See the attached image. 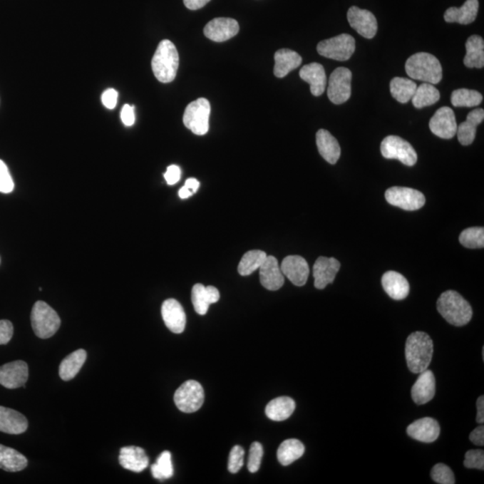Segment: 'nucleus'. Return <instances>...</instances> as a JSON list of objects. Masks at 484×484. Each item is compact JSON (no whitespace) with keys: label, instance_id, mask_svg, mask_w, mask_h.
Returning <instances> with one entry per match:
<instances>
[{"label":"nucleus","instance_id":"obj_1","mask_svg":"<svg viewBox=\"0 0 484 484\" xmlns=\"http://www.w3.org/2000/svg\"><path fill=\"white\" fill-rule=\"evenodd\" d=\"M433 355V342L428 334H411L406 344L407 367L413 374H421L430 366Z\"/></svg>","mask_w":484,"mask_h":484},{"label":"nucleus","instance_id":"obj_2","mask_svg":"<svg viewBox=\"0 0 484 484\" xmlns=\"http://www.w3.org/2000/svg\"><path fill=\"white\" fill-rule=\"evenodd\" d=\"M437 309L441 315L453 326H465L472 319L471 305L455 291L443 292L438 299Z\"/></svg>","mask_w":484,"mask_h":484},{"label":"nucleus","instance_id":"obj_3","mask_svg":"<svg viewBox=\"0 0 484 484\" xmlns=\"http://www.w3.org/2000/svg\"><path fill=\"white\" fill-rule=\"evenodd\" d=\"M406 71L411 78L431 85H437L443 76L440 61L433 54L426 52H419L411 56L406 63Z\"/></svg>","mask_w":484,"mask_h":484},{"label":"nucleus","instance_id":"obj_4","mask_svg":"<svg viewBox=\"0 0 484 484\" xmlns=\"http://www.w3.org/2000/svg\"><path fill=\"white\" fill-rule=\"evenodd\" d=\"M180 58L175 45L169 40L159 43L152 59V69L159 82L167 83L175 79L179 68Z\"/></svg>","mask_w":484,"mask_h":484},{"label":"nucleus","instance_id":"obj_5","mask_svg":"<svg viewBox=\"0 0 484 484\" xmlns=\"http://www.w3.org/2000/svg\"><path fill=\"white\" fill-rule=\"evenodd\" d=\"M32 327L38 337L48 339L53 336L61 325L58 313L44 302H37L31 313Z\"/></svg>","mask_w":484,"mask_h":484},{"label":"nucleus","instance_id":"obj_6","mask_svg":"<svg viewBox=\"0 0 484 484\" xmlns=\"http://www.w3.org/2000/svg\"><path fill=\"white\" fill-rule=\"evenodd\" d=\"M210 113L209 101L205 98L197 99L187 106L183 115V123L195 135H204L209 130Z\"/></svg>","mask_w":484,"mask_h":484},{"label":"nucleus","instance_id":"obj_7","mask_svg":"<svg viewBox=\"0 0 484 484\" xmlns=\"http://www.w3.org/2000/svg\"><path fill=\"white\" fill-rule=\"evenodd\" d=\"M205 392L203 386L196 381H187L176 390L174 403L181 412H197L203 406Z\"/></svg>","mask_w":484,"mask_h":484},{"label":"nucleus","instance_id":"obj_8","mask_svg":"<svg viewBox=\"0 0 484 484\" xmlns=\"http://www.w3.org/2000/svg\"><path fill=\"white\" fill-rule=\"evenodd\" d=\"M316 51L323 57L337 61H346L354 53L355 40L350 34H340L331 39L320 41Z\"/></svg>","mask_w":484,"mask_h":484},{"label":"nucleus","instance_id":"obj_9","mask_svg":"<svg viewBox=\"0 0 484 484\" xmlns=\"http://www.w3.org/2000/svg\"><path fill=\"white\" fill-rule=\"evenodd\" d=\"M381 151L383 158L398 160L406 166H413L417 163V153L413 145L398 135L386 137L381 143Z\"/></svg>","mask_w":484,"mask_h":484},{"label":"nucleus","instance_id":"obj_10","mask_svg":"<svg viewBox=\"0 0 484 484\" xmlns=\"http://www.w3.org/2000/svg\"><path fill=\"white\" fill-rule=\"evenodd\" d=\"M386 200L394 207L406 211H416L426 205V197L419 190L405 187H390L385 193Z\"/></svg>","mask_w":484,"mask_h":484},{"label":"nucleus","instance_id":"obj_11","mask_svg":"<svg viewBox=\"0 0 484 484\" xmlns=\"http://www.w3.org/2000/svg\"><path fill=\"white\" fill-rule=\"evenodd\" d=\"M351 72L346 68H339L330 76L327 96L336 105L350 99L351 93Z\"/></svg>","mask_w":484,"mask_h":484},{"label":"nucleus","instance_id":"obj_12","mask_svg":"<svg viewBox=\"0 0 484 484\" xmlns=\"http://www.w3.org/2000/svg\"><path fill=\"white\" fill-rule=\"evenodd\" d=\"M347 19L351 27L366 39H372L378 32L377 19L369 10L351 6L348 10Z\"/></svg>","mask_w":484,"mask_h":484},{"label":"nucleus","instance_id":"obj_13","mask_svg":"<svg viewBox=\"0 0 484 484\" xmlns=\"http://www.w3.org/2000/svg\"><path fill=\"white\" fill-rule=\"evenodd\" d=\"M429 127L431 131L438 138H454L458 130L454 111L449 107H441L431 118Z\"/></svg>","mask_w":484,"mask_h":484},{"label":"nucleus","instance_id":"obj_14","mask_svg":"<svg viewBox=\"0 0 484 484\" xmlns=\"http://www.w3.org/2000/svg\"><path fill=\"white\" fill-rule=\"evenodd\" d=\"M29 369L26 361H16L0 366V385L15 389L26 385Z\"/></svg>","mask_w":484,"mask_h":484},{"label":"nucleus","instance_id":"obj_15","mask_svg":"<svg viewBox=\"0 0 484 484\" xmlns=\"http://www.w3.org/2000/svg\"><path fill=\"white\" fill-rule=\"evenodd\" d=\"M239 23L235 19L218 17L209 22L204 28V34L209 40L222 43L238 34Z\"/></svg>","mask_w":484,"mask_h":484},{"label":"nucleus","instance_id":"obj_16","mask_svg":"<svg viewBox=\"0 0 484 484\" xmlns=\"http://www.w3.org/2000/svg\"><path fill=\"white\" fill-rule=\"evenodd\" d=\"M341 264L335 257H319L313 267L314 285L319 290H323L327 285L335 281Z\"/></svg>","mask_w":484,"mask_h":484},{"label":"nucleus","instance_id":"obj_17","mask_svg":"<svg viewBox=\"0 0 484 484\" xmlns=\"http://www.w3.org/2000/svg\"><path fill=\"white\" fill-rule=\"evenodd\" d=\"M281 271L296 287L307 283L309 267L307 261L301 256H288L281 264Z\"/></svg>","mask_w":484,"mask_h":484},{"label":"nucleus","instance_id":"obj_18","mask_svg":"<svg viewBox=\"0 0 484 484\" xmlns=\"http://www.w3.org/2000/svg\"><path fill=\"white\" fill-rule=\"evenodd\" d=\"M162 316L165 326L173 333L180 334L185 330L187 321L185 311L176 299H168L163 302Z\"/></svg>","mask_w":484,"mask_h":484},{"label":"nucleus","instance_id":"obj_19","mask_svg":"<svg viewBox=\"0 0 484 484\" xmlns=\"http://www.w3.org/2000/svg\"><path fill=\"white\" fill-rule=\"evenodd\" d=\"M441 428L433 418L426 417L414 421L407 427V434L413 440L431 443L440 436Z\"/></svg>","mask_w":484,"mask_h":484},{"label":"nucleus","instance_id":"obj_20","mask_svg":"<svg viewBox=\"0 0 484 484\" xmlns=\"http://www.w3.org/2000/svg\"><path fill=\"white\" fill-rule=\"evenodd\" d=\"M260 283L269 291L279 290L284 284V276L276 257L267 256L259 267Z\"/></svg>","mask_w":484,"mask_h":484},{"label":"nucleus","instance_id":"obj_21","mask_svg":"<svg viewBox=\"0 0 484 484\" xmlns=\"http://www.w3.org/2000/svg\"><path fill=\"white\" fill-rule=\"evenodd\" d=\"M436 393V379L433 372L426 370L421 372L419 378L412 388V398L417 405H424L433 400Z\"/></svg>","mask_w":484,"mask_h":484},{"label":"nucleus","instance_id":"obj_22","mask_svg":"<svg viewBox=\"0 0 484 484\" xmlns=\"http://www.w3.org/2000/svg\"><path fill=\"white\" fill-rule=\"evenodd\" d=\"M220 299V292L214 287H207L201 284H195L191 292V299L195 311L200 315L207 314L209 306L217 304Z\"/></svg>","mask_w":484,"mask_h":484},{"label":"nucleus","instance_id":"obj_23","mask_svg":"<svg viewBox=\"0 0 484 484\" xmlns=\"http://www.w3.org/2000/svg\"><path fill=\"white\" fill-rule=\"evenodd\" d=\"M118 461L123 468L135 473L144 471L149 465V458L144 449L135 446L121 448Z\"/></svg>","mask_w":484,"mask_h":484},{"label":"nucleus","instance_id":"obj_24","mask_svg":"<svg viewBox=\"0 0 484 484\" xmlns=\"http://www.w3.org/2000/svg\"><path fill=\"white\" fill-rule=\"evenodd\" d=\"M382 287L390 298L401 301L409 294L410 285L406 278L396 271L386 272L382 277Z\"/></svg>","mask_w":484,"mask_h":484},{"label":"nucleus","instance_id":"obj_25","mask_svg":"<svg viewBox=\"0 0 484 484\" xmlns=\"http://www.w3.org/2000/svg\"><path fill=\"white\" fill-rule=\"evenodd\" d=\"M299 78L311 86L313 96L318 97L323 95L326 86V76L325 69L319 63L305 65L299 71Z\"/></svg>","mask_w":484,"mask_h":484},{"label":"nucleus","instance_id":"obj_26","mask_svg":"<svg viewBox=\"0 0 484 484\" xmlns=\"http://www.w3.org/2000/svg\"><path fill=\"white\" fill-rule=\"evenodd\" d=\"M28 428L26 416L17 411L0 406V431L8 434H22Z\"/></svg>","mask_w":484,"mask_h":484},{"label":"nucleus","instance_id":"obj_27","mask_svg":"<svg viewBox=\"0 0 484 484\" xmlns=\"http://www.w3.org/2000/svg\"><path fill=\"white\" fill-rule=\"evenodd\" d=\"M302 58L297 52L289 48H281L274 54V74L278 78H283L289 73L302 65Z\"/></svg>","mask_w":484,"mask_h":484},{"label":"nucleus","instance_id":"obj_28","mask_svg":"<svg viewBox=\"0 0 484 484\" xmlns=\"http://www.w3.org/2000/svg\"><path fill=\"white\" fill-rule=\"evenodd\" d=\"M316 141L320 155L330 165H336L341 155L339 141L326 130L318 131Z\"/></svg>","mask_w":484,"mask_h":484},{"label":"nucleus","instance_id":"obj_29","mask_svg":"<svg viewBox=\"0 0 484 484\" xmlns=\"http://www.w3.org/2000/svg\"><path fill=\"white\" fill-rule=\"evenodd\" d=\"M484 120L483 109H476L469 113L465 123L458 126L457 134L459 143L463 145H471L475 139L478 125Z\"/></svg>","mask_w":484,"mask_h":484},{"label":"nucleus","instance_id":"obj_30","mask_svg":"<svg viewBox=\"0 0 484 484\" xmlns=\"http://www.w3.org/2000/svg\"><path fill=\"white\" fill-rule=\"evenodd\" d=\"M478 0H466L461 8H450L445 12L444 19L448 23L469 24L475 22L478 14Z\"/></svg>","mask_w":484,"mask_h":484},{"label":"nucleus","instance_id":"obj_31","mask_svg":"<svg viewBox=\"0 0 484 484\" xmlns=\"http://www.w3.org/2000/svg\"><path fill=\"white\" fill-rule=\"evenodd\" d=\"M87 354L85 350L79 349L73 351L66 357L59 365V377L64 381H71L78 375L85 364Z\"/></svg>","mask_w":484,"mask_h":484},{"label":"nucleus","instance_id":"obj_32","mask_svg":"<svg viewBox=\"0 0 484 484\" xmlns=\"http://www.w3.org/2000/svg\"><path fill=\"white\" fill-rule=\"evenodd\" d=\"M295 407L294 399L288 396H280L267 403L266 414L272 421H283L294 413Z\"/></svg>","mask_w":484,"mask_h":484},{"label":"nucleus","instance_id":"obj_33","mask_svg":"<svg viewBox=\"0 0 484 484\" xmlns=\"http://www.w3.org/2000/svg\"><path fill=\"white\" fill-rule=\"evenodd\" d=\"M466 54L464 58L465 67L483 68L484 66V41L479 36H472L465 43Z\"/></svg>","mask_w":484,"mask_h":484},{"label":"nucleus","instance_id":"obj_34","mask_svg":"<svg viewBox=\"0 0 484 484\" xmlns=\"http://www.w3.org/2000/svg\"><path fill=\"white\" fill-rule=\"evenodd\" d=\"M27 458L16 449L0 444V469L6 472H19L26 469Z\"/></svg>","mask_w":484,"mask_h":484},{"label":"nucleus","instance_id":"obj_35","mask_svg":"<svg viewBox=\"0 0 484 484\" xmlns=\"http://www.w3.org/2000/svg\"><path fill=\"white\" fill-rule=\"evenodd\" d=\"M304 445L296 438L287 440L280 445L277 450V458L280 464L284 466L290 465L304 455Z\"/></svg>","mask_w":484,"mask_h":484},{"label":"nucleus","instance_id":"obj_36","mask_svg":"<svg viewBox=\"0 0 484 484\" xmlns=\"http://www.w3.org/2000/svg\"><path fill=\"white\" fill-rule=\"evenodd\" d=\"M416 89V83L408 78H395L390 82V93L400 103H407L412 100Z\"/></svg>","mask_w":484,"mask_h":484},{"label":"nucleus","instance_id":"obj_37","mask_svg":"<svg viewBox=\"0 0 484 484\" xmlns=\"http://www.w3.org/2000/svg\"><path fill=\"white\" fill-rule=\"evenodd\" d=\"M441 93L433 85L423 83L416 91L412 101L413 106L417 109L433 105L440 101Z\"/></svg>","mask_w":484,"mask_h":484},{"label":"nucleus","instance_id":"obj_38","mask_svg":"<svg viewBox=\"0 0 484 484\" xmlns=\"http://www.w3.org/2000/svg\"><path fill=\"white\" fill-rule=\"evenodd\" d=\"M266 252L262 250H250L242 257L239 264L238 272L240 276L247 277L259 269L261 264L267 259Z\"/></svg>","mask_w":484,"mask_h":484},{"label":"nucleus","instance_id":"obj_39","mask_svg":"<svg viewBox=\"0 0 484 484\" xmlns=\"http://www.w3.org/2000/svg\"><path fill=\"white\" fill-rule=\"evenodd\" d=\"M450 100L455 107H475L483 102V97L475 90L463 88L455 90Z\"/></svg>","mask_w":484,"mask_h":484},{"label":"nucleus","instance_id":"obj_40","mask_svg":"<svg viewBox=\"0 0 484 484\" xmlns=\"http://www.w3.org/2000/svg\"><path fill=\"white\" fill-rule=\"evenodd\" d=\"M151 472L154 478L163 480L173 477L174 470L172 462V454L169 451H163L159 455L158 461L152 465Z\"/></svg>","mask_w":484,"mask_h":484},{"label":"nucleus","instance_id":"obj_41","mask_svg":"<svg viewBox=\"0 0 484 484\" xmlns=\"http://www.w3.org/2000/svg\"><path fill=\"white\" fill-rule=\"evenodd\" d=\"M459 242L468 249H483L484 247L483 227L465 229L459 236Z\"/></svg>","mask_w":484,"mask_h":484},{"label":"nucleus","instance_id":"obj_42","mask_svg":"<svg viewBox=\"0 0 484 484\" xmlns=\"http://www.w3.org/2000/svg\"><path fill=\"white\" fill-rule=\"evenodd\" d=\"M431 478L435 483L438 484H454L455 483L454 473L448 465L438 464L434 466L431 473Z\"/></svg>","mask_w":484,"mask_h":484},{"label":"nucleus","instance_id":"obj_43","mask_svg":"<svg viewBox=\"0 0 484 484\" xmlns=\"http://www.w3.org/2000/svg\"><path fill=\"white\" fill-rule=\"evenodd\" d=\"M264 455L262 445L259 442H253L249 448V455L248 460V469L250 473H257L259 471L261 465V461Z\"/></svg>","mask_w":484,"mask_h":484},{"label":"nucleus","instance_id":"obj_44","mask_svg":"<svg viewBox=\"0 0 484 484\" xmlns=\"http://www.w3.org/2000/svg\"><path fill=\"white\" fill-rule=\"evenodd\" d=\"M244 449L240 446H235L230 452L228 470L232 473H236L242 469L244 464Z\"/></svg>","mask_w":484,"mask_h":484},{"label":"nucleus","instance_id":"obj_45","mask_svg":"<svg viewBox=\"0 0 484 484\" xmlns=\"http://www.w3.org/2000/svg\"><path fill=\"white\" fill-rule=\"evenodd\" d=\"M464 465L466 468L484 470V451L476 449L465 453Z\"/></svg>","mask_w":484,"mask_h":484},{"label":"nucleus","instance_id":"obj_46","mask_svg":"<svg viewBox=\"0 0 484 484\" xmlns=\"http://www.w3.org/2000/svg\"><path fill=\"white\" fill-rule=\"evenodd\" d=\"M15 187V184L11 175H10L8 166L0 160V192L9 194L11 193Z\"/></svg>","mask_w":484,"mask_h":484},{"label":"nucleus","instance_id":"obj_47","mask_svg":"<svg viewBox=\"0 0 484 484\" xmlns=\"http://www.w3.org/2000/svg\"><path fill=\"white\" fill-rule=\"evenodd\" d=\"M13 324L9 320H0V344H6L12 339Z\"/></svg>","mask_w":484,"mask_h":484},{"label":"nucleus","instance_id":"obj_48","mask_svg":"<svg viewBox=\"0 0 484 484\" xmlns=\"http://www.w3.org/2000/svg\"><path fill=\"white\" fill-rule=\"evenodd\" d=\"M118 92L114 89H108L103 93L102 102L103 105L109 110H113L117 105Z\"/></svg>","mask_w":484,"mask_h":484},{"label":"nucleus","instance_id":"obj_49","mask_svg":"<svg viewBox=\"0 0 484 484\" xmlns=\"http://www.w3.org/2000/svg\"><path fill=\"white\" fill-rule=\"evenodd\" d=\"M120 117L125 126H133L135 120V108L130 106V104H126L121 110Z\"/></svg>","mask_w":484,"mask_h":484},{"label":"nucleus","instance_id":"obj_50","mask_svg":"<svg viewBox=\"0 0 484 484\" xmlns=\"http://www.w3.org/2000/svg\"><path fill=\"white\" fill-rule=\"evenodd\" d=\"M181 170L179 166L170 165L165 173L166 182L168 185H174L180 180Z\"/></svg>","mask_w":484,"mask_h":484},{"label":"nucleus","instance_id":"obj_51","mask_svg":"<svg viewBox=\"0 0 484 484\" xmlns=\"http://www.w3.org/2000/svg\"><path fill=\"white\" fill-rule=\"evenodd\" d=\"M469 438L476 446H484V427L483 426L477 427L470 434Z\"/></svg>","mask_w":484,"mask_h":484},{"label":"nucleus","instance_id":"obj_52","mask_svg":"<svg viewBox=\"0 0 484 484\" xmlns=\"http://www.w3.org/2000/svg\"><path fill=\"white\" fill-rule=\"evenodd\" d=\"M211 0H183L184 5L190 10H197L204 8Z\"/></svg>","mask_w":484,"mask_h":484},{"label":"nucleus","instance_id":"obj_53","mask_svg":"<svg viewBox=\"0 0 484 484\" xmlns=\"http://www.w3.org/2000/svg\"><path fill=\"white\" fill-rule=\"evenodd\" d=\"M477 407V423L482 424L484 421V396H480L476 403Z\"/></svg>","mask_w":484,"mask_h":484},{"label":"nucleus","instance_id":"obj_54","mask_svg":"<svg viewBox=\"0 0 484 484\" xmlns=\"http://www.w3.org/2000/svg\"><path fill=\"white\" fill-rule=\"evenodd\" d=\"M184 186H186L187 189H190L191 191H192L193 194H195L197 192L200 184V181L194 179V177H190V179H187L186 180L185 185Z\"/></svg>","mask_w":484,"mask_h":484},{"label":"nucleus","instance_id":"obj_55","mask_svg":"<svg viewBox=\"0 0 484 484\" xmlns=\"http://www.w3.org/2000/svg\"><path fill=\"white\" fill-rule=\"evenodd\" d=\"M192 191H191L190 189H187L186 186L181 187L179 191V196L180 198H182V200H186V198H189L190 197L192 196Z\"/></svg>","mask_w":484,"mask_h":484}]
</instances>
